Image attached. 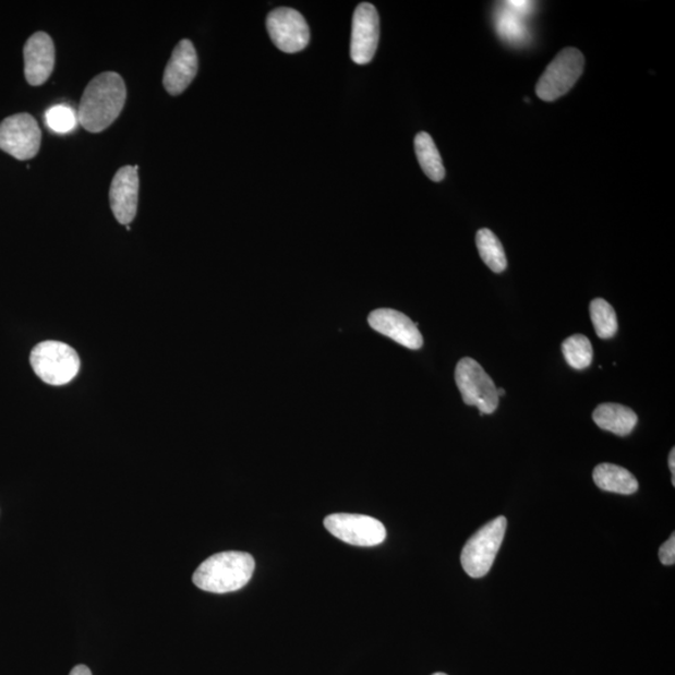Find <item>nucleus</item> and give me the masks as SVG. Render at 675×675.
<instances>
[{
  "label": "nucleus",
  "instance_id": "obj_6",
  "mask_svg": "<svg viewBox=\"0 0 675 675\" xmlns=\"http://www.w3.org/2000/svg\"><path fill=\"white\" fill-rule=\"evenodd\" d=\"M456 383L465 403L477 407L481 414H492L498 408L497 387L474 359L463 358L457 364Z\"/></svg>",
  "mask_w": 675,
  "mask_h": 675
},
{
  "label": "nucleus",
  "instance_id": "obj_13",
  "mask_svg": "<svg viewBox=\"0 0 675 675\" xmlns=\"http://www.w3.org/2000/svg\"><path fill=\"white\" fill-rule=\"evenodd\" d=\"M369 323L374 330L400 346L413 350L423 347V337L418 324L403 313L395 310H377L370 314Z\"/></svg>",
  "mask_w": 675,
  "mask_h": 675
},
{
  "label": "nucleus",
  "instance_id": "obj_7",
  "mask_svg": "<svg viewBox=\"0 0 675 675\" xmlns=\"http://www.w3.org/2000/svg\"><path fill=\"white\" fill-rule=\"evenodd\" d=\"M41 143L40 128L28 113L8 117L0 124V149L19 160L37 156Z\"/></svg>",
  "mask_w": 675,
  "mask_h": 675
},
{
  "label": "nucleus",
  "instance_id": "obj_14",
  "mask_svg": "<svg viewBox=\"0 0 675 675\" xmlns=\"http://www.w3.org/2000/svg\"><path fill=\"white\" fill-rule=\"evenodd\" d=\"M198 73V56L193 43L183 39L178 43L165 71L164 84L170 96H179L194 81Z\"/></svg>",
  "mask_w": 675,
  "mask_h": 675
},
{
  "label": "nucleus",
  "instance_id": "obj_11",
  "mask_svg": "<svg viewBox=\"0 0 675 675\" xmlns=\"http://www.w3.org/2000/svg\"><path fill=\"white\" fill-rule=\"evenodd\" d=\"M138 166H125L116 173L110 185V208L119 224L130 226L138 209Z\"/></svg>",
  "mask_w": 675,
  "mask_h": 675
},
{
  "label": "nucleus",
  "instance_id": "obj_16",
  "mask_svg": "<svg viewBox=\"0 0 675 675\" xmlns=\"http://www.w3.org/2000/svg\"><path fill=\"white\" fill-rule=\"evenodd\" d=\"M593 480L598 489L605 492L629 495L636 493L639 489L634 474L626 468L611 463L596 466Z\"/></svg>",
  "mask_w": 675,
  "mask_h": 675
},
{
  "label": "nucleus",
  "instance_id": "obj_1",
  "mask_svg": "<svg viewBox=\"0 0 675 675\" xmlns=\"http://www.w3.org/2000/svg\"><path fill=\"white\" fill-rule=\"evenodd\" d=\"M126 100L125 83L121 75L107 72L96 76L85 88L79 113L85 131L100 133L121 116Z\"/></svg>",
  "mask_w": 675,
  "mask_h": 675
},
{
  "label": "nucleus",
  "instance_id": "obj_5",
  "mask_svg": "<svg viewBox=\"0 0 675 675\" xmlns=\"http://www.w3.org/2000/svg\"><path fill=\"white\" fill-rule=\"evenodd\" d=\"M583 70L582 51L576 48L562 50L538 81L537 96L545 101L557 100L575 87Z\"/></svg>",
  "mask_w": 675,
  "mask_h": 675
},
{
  "label": "nucleus",
  "instance_id": "obj_26",
  "mask_svg": "<svg viewBox=\"0 0 675 675\" xmlns=\"http://www.w3.org/2000/svg\"><path fill=\"white\" fill-rule=\"evenodd\" d=\"M433 675H447L446 673H434Z\"/></svg>",
  "mask_w": 675,
  "mask_h": 675
},
{
  "label": "nucleus",
  "instance_id": "obj_19",
  "mask_svg": "<svg viewBox=\"0 0 675 675\" xmlns=\"http://www.w3.org/2000/svg\"><path fill=\"white\" fill-rule=\"evenodd\" d=\"M562 352L567 363L577 371L588 369L593 362L591 340L583 335H575L563 341Z\"/></svg>",
  "mask_w": 675,
  "mask_h": 675
},
{
  "label": "nucleus",
  "instance_id": "obj_18",
  "mask_svg": "<svg viewBox=\"0 0 675 675\" xmlns=\"http://www.w3.org/2000/svg\"><path fill=\"white\" fill-rule=\"evenodd\" d=\"M475 242L478 252H480L486 267L494 273H502L507 269L506 252H504L498 237L491 229L483 228L478 230Z\"/></svg>",
  "mask_w": 675,
  "mask_h": 675
},
{
  "label": "nucleus",
  "instance_id": "obj_17",
  "mask_svg": "<svg viewBox=\"0 0 675 675\" xmlns=\"http://www.w3.org/2000/svg\"><path fill=\"white\" fill-rule=\"evenodd\" d=\"M414 149L425 176L433 182L443 181L446 177V169H444L439 150L432 136L425 132L418 133L414 140Z\"/></svg>",
  "mask_w": 675,
  "mask_h": 675
},
{
  "label": "nucleus",
  "instance_id": "obj_2",
  "mask_svg": "<svg viewBox=\"0 0 675 675\" xmlns=\"http://www.w3.org/2000/svg\"><path fill=\"white\" fill-rule=\"evenodd\" d=\"M255 562L250 553L224 552L205 559L193 575V583L202 591L225 594L250 583Z\"/></svg>",
  "mask_w": 675,
  "mask_h": 675
},
{
  "label": "nucleus",
  "instance_id": "obj_22",
  "mask_svg": "<svg viewBox=\"0 0 675 675\" xmlns=\"http://www.w3.org/2000/svg\"><path fill=\"white\" fill-rule=\"evenodd\" d=\"M660 559L664 566H674L675 563V534L673 533L660 549Z\"/></svg>",
  "mask_w": 675,
  "mask_h": 675
},
{
  "label": "nucleus",
  "instance_id": "obj_25",
  "mask_svg": "<svg viewBox=\"0 0 675 675\" xmlns=\"http://www.w3.org/2000/svg\"><path fill=\"white\" fill-rule=\"evenodd\" d=\"M497 395L498 397L506 395V390L497 388Z\"/></svg>",
  "mask_w": 675,
  "mask_h": 675
},
{
  "label": "nucleus",
  "instance_id": "obj_3",
  "mask_svg": "<svg viewBox=\"0 0 675 675\" xmlns=\"http://www.w3.org/2000/svg\"><path fill=\"white\" fill-rule=\"evenodd\" d=\"M31 364L38 377L50 386H64L72 382L81 369L75 350L61 341L47 340L34 347Z\"/></svg>",
  "mask_w": 675,
  "mask_h": 675
},
{
  "label": "nucleus",
  "instance_id": "obj_10",
  "mask_svg": "<svg viewBox=\"0 0 675 675\" xmlns=\"http://www.w3.org/2000/svg\"><path fill=\"white\" fill-rule=\"evenodd\" d=\"M379 15L371 3L357 7L352 22L350 57L358 65L372 62L379 43Z\"/></svg>",
  "mask_w": 675,
  "mask_h": 675
},
{
  "label": "nucleus",
  "instance_id": "obj_24",
  "mask_svg": "<svg viewBox=\"0 0 675 675\" xmlns=\"http://www.w3.org/2000/svg\"><path fill=\"white\" fill-rule=\"evenodd\" d=\"M670 468L673 474L672 483L675 485V449L673 448L670 455Z\"/></svg>",
  "mask_w": 675,
  "mask_h": 675
},
{
  "label": "nucleus",
  "instance_id": "obj_4",
  "mask_svg": "<svg viewBox=\"0 0 675 675\" xmlns=\"http://www.w3.org/2000/svg\"><path fill=\"white\" fill-rule=\"evenodd\" d=\"M507 525L506 517L495 518L469 538L460 555L461 566L469 577L483 578L490 574L506 535Z\"/></svg>",
  "mask_w": 675,
  "mask_h": 675
},
{
  "label": "nucleus",
  "instance_id": "obj_9",
  "mask_svg": "<svg viewBox=\"0 0 675 675\" xmlns=\"http://www.w3.org/2000/svg\"><path fill=\"white\" fill-rule=\"evenodd\" d=\"M267 31L275 46L285 53H298L310 45V27L293 8L281 7L272 11L267 16Z\"/></svg>",
  "mask_w": 675,
  "mask_h": 675
},
{
  "label": "nucleus",
  "instance_id": "obj_8",
  "mask_svg": "<svg viewBox=\"0 0 675 675\" xmlns=\"http://www.w3.org/2000/svg\"><path fill=\"white\" fill-rule=\"evenodd\" d=\"M324 526L330 534L350 545L375 546L387 537L386 527L378 519L369 516L339 513L324 519Z\"/></svg>",
  "mask_w": 675,
  "mask_h": 675
},
{
  "label": "nucleus",
  "instance_id": "obj_15",
  "mask_svg": "<svg viewBox=\"0 0 675 675\" xmlns=\"http://www.w3.org/2000/svg\"><path fill=\"white\" fill-rule=\"evenodd\" d=\"M593 421L601 430L626 437L636 429L638 417L626 406L605 403L595 408Z\"/></svg>",
  "mask_w": 675,
  "mask_h": 675
},
{
  "label": "nucleus",
  "instance_id": "obj_21",
  "mask_svg": "<svg viewBox=\"0 0 675 675\" xmlns=\"http://www.w3.org/2000/svg\"><path fill=\"white\" fill-rule=\"evenodd\" d=\"M45 122L50 131L68 134L80 124L79 113L71 106L58 105L50 107L45 114Z\"/></svg>",
  "mask_w": 675,
  "mask_h": 675
},
{
  "label": "nucleus",
  "instance_id": "obj_23",
  "mask_svg": "<svg viewBox=\"0 0 675 675\" xmlns=\"http://www.w3.org/2000/svg\"><path fill=\"white\" fill-rule=\"evenodd\" d=\"M70 675H92V672L88 666L76 665L75 668L72 670Z\"/></svg>",
  "mask_w": 675,
  "mask_h": 675
},
{
  "label": "nucleus",
  "instance_id": "obj_12",
  "mask_svg": "<svg viewBox=\"0 0 675 675\" xmlns=\"http://www.w3.org/2000/svg\"><path fill=\"white\" fill-rule=\"evenodd\" d=\"M56 64L55 43L47 33L38 32L24 46V74L31 85L45 84Z\"/></svg>",
  "mask_w": 675,
  "mask_h": 675
},
{
  "label": "nucleus",
  "instance_id": "obj_20",
  "mask_svg": "<svg viewBox=\"0 0 675 675\" xmlns=\"http://www.w3.org/2000/svg\"><path fill=\"white\" fill-rule=\"evenodd\" d=\"M591 318L596 336L602 339H611L618 332V320L614 308L604 299L596 298L589 306Z\"/></svg>",
  "mask_w": 675,
  "mask_h": 675
}]
</instances>
